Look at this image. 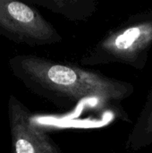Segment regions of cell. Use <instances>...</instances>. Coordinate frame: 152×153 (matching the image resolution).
I'll return each mask as SVG.
<instances>
[{"mask_svg":"<svg viewBox=\"0 0 152 153\" xmlns=\"http://www.w3.org/2000/svg\"><path fill=\"white\" fill-rule=\"evenodd\" d=\"M8 65L12 74L28 90L58 108L131 122L122 106L134 92L130 82L36 55L13 56Z\"/></svg>","mask_w":152,"mask_h":153,"instance_id":"obj_1","label":"cell"},{"mask_svg":"<svg viewBox=\"0 0 152 153\" xmlns=\"http://www.w3.org/2000/svg\"><path fill=\"white\" fill-rule=\"evenodd\" d=\"M152 48V10L133 13L82 56L85 66L121 64L137 70L147 65Z\"/></svg>","mask_w":152,"mask_h":153,"instance_id":"obj_2","label":"cell"},{"mask_svg":"<svg viewBox=\"0 0 152 153\" xmlns=\"http://www.w3.org/2000/svg\"><path fill=\"white\" fill-rule=\"evenodd\" d=\"M0 35L31 47L63 40L56 29L33 5L14 0H0Z\"/></svg>","mask_w":152,"mask_h":153,"instance_id":"obj_3","label":"cell"},{"mask_svg":"<svg viewBox=\"0 0 152 153\" xmlns=\"http://www.w3.org/2000/svg\"><path fill=\"white\" fill-rule=\"evenodd\" d=\"M7 111L12 153H63L34 121L29 108L14 95L9 96Z\"/></svg>","mask_w":152,"mask_h":153,"instance_id":"obj_4","label":"cell"},{"mask_svg":"<svg viewBox=\"0 0 152 153\" xmlns=\"http://www.w3.org/2000/svg\"><path fill=\"white\" fill-rule=\"evenodd\" d=\"M29 3L42 6L74 22H87L97 11L95 0H30Z\"/></svg>","mask_w":152,"mask_h":153,"instance_id":"obj_5","label":"cell"},{"mask_svg":"<svg viewBox=\"0 0 152 153\" xmlns=\"http://www.w3.org/2000/svg\"><path fill=\"white\" fill-rule=\"evenodd\" d=\"M151 145H152V89L127 137L125 148L131 152H139Z\"/></svg>","mask_w":152,"mask_h":153,"instance_id":"obj_6","label":"cell"}]
</instances>
